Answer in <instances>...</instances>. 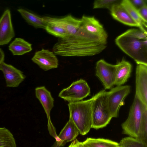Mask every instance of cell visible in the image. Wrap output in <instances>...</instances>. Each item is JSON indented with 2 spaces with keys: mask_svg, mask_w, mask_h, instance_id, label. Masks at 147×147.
Masks as SVG:
<instances>
[{
  "mask_svg": "<svg viewBox=\"0 0 147 147\" xmlns=\"http://www.w3.org/2000/svg\"><path fill=\"white\" fill-rule=\"evenodd\" d=\"M138 11L142 18L147 22V4L138 9Z\"/></svg>",
  "mask_w": 147,
  "mask_h": 147,
  "instance_id": "cell-29",
  "label": "cell"
},
{
  "mask_svg": "<svg viewBox=\"0 0 147 147\" xmlns=\"http://www.w3.org/2000/svg\"><path fill=\"white\" fill-rule=\"evenodd\" d=\"M32 61L45 71L57 68L58 61L53 52L42 49L35 53Z\"/></svg>",
  "mask_w": 147,
  "mask_h": 147,
  "instance_id": "cell-11",
  "label": "cell"
},
{
  "mask_svg": "<svg viewBox=\"0 0 147 147\" xmlns=\"http://www.w3.org/2000/svg\"><path fill=\"white\" fill-rule=\"evenodd\" d=\"M120 3L114 4L109 10L112 17L115 20L124 24L138 27V24L132 19Z\"/></svg>",
  "mask_w": 147,
  "mask_h": 147,
  "instance_id": "cell-17",
  "label": "cell"
},
{
  "mask_svg": "<svg viewBox=\"0 0 147 147\" xmlns=\"http://www.w3.org/2000/svg\"><path fill=\"white\" fill-rule=\"evenodd\" d=\"M5 54L3 50L0 48V64L2 62L4 61Z\"/></svg>",
  "mask_w": 147,
  "mask_h": 147,
  "instance_id": "cell-31",
  "label": "cell"
},
{
  "mask_svg": "<svg viewBox=\"0 0 147 147\" xmlns=\"http://www.w3.org/2000/svg\"><path fill=\"white\" fill-rule=\"evenodd\" d=\"M81 19V26L86 31L95 36L107 40V33L102 25L94 17L83 16Z\"/></svg>",
  "mask_w": 147,
  "mask_h": 147,
  "instance_id": "cell-15",
  "label": "cell"
},
{
  "mask_svg": "<svg viewBox=\"0 0 147 147\" xmlns=\"http://www.w3.org/2000/svg\"><path fill=\"white\" fill-rule=\"evenodd\" d=\"M93 96L84 100L69 103V117L82 135L86 134L92 128V104Z\"/></svg>",
  "mask_w": 147,
  "mask_h": 147,
  "instance_id": "cell-2",
  "label": "cell"
},
{
  "mask_svg": "<svg viewBox=\"0 0 147 147\" xmlns=\"http://www.w3.org/2000/svg\"><path fill=\"white\" fill-rule=\"evenodd\" d=\"M79 134L78 129L69 117V121L58 135L59 141L55 142L51 147L63 146L67 143L75 139Z\"/></svg>",
  "mask_w": 147,
  "mask_h": 147,
  "instance_id": "cell-16",
  "label": "cell"
},
{
  "mask_svg": "<svg viewBox=\"0 0 147 147\" xmlns=\"http://www.w3.org/2000/svg\"><path fill=\"white\" fill-rule=\"evenodd\" d=\"M68 147H86L83 143L77 139H75L69 145Z\"/></svg>",
  "mask_w": 147,
  "mask_h": 147,
  "instance_id": "cell-30",
  "label": "cell"
},
{
  "mask_svg": "<svg viewBox=\"0 0 147 147\" xmlns=\"http://www.w3.org/2000/svg\"><path fill=\"white\" fill-rule=\"evenodd\" d=\"M96 76L99 78L106 89H111L115 85L116 65L109 63L101 59L96 63Z\"/></svg>",
  "mask_w": 147,
  "mask_h": 147,
  "instance_id": "cell-9",
  "label": "cell"
},
{
  "mask_svg": "<svg viewBox=\"0 0 147 147\" xmlns=\"http://www.w3.org/2000/svg\"><path fill=\"white\" fill-rule=\"evenodd\" d=\"M125 34L140 40L147 39V34L145 33L140 29H130L123 33Z\"/></svg>",
  "mask_w": 147,
  "mask_h": 147,
  "instance_id": "cell-27",
  "label": "cell"
},
{
  "mask_svg": "<svg viewBox=\"0 0 147 147\" xmlns=\"http://www.w3.org/2000/svg\"><path fill=\"white\" fill-rule=\"evenodd\" d=\"M115 85L122 86L126 83L130 77L132 71L131 64L123 59L116 65Z\"/></svg>",
  "mask_w": 147,
  "mask_h": 147,
  "instance_id": "cell-18",
  "label": "cell"
},
{
  "mask_svg": "<svg viewBox=\"0 0 147 147\" xmlns=\"http://www.w3.org/2000/svg\"><path fill=\"white\" fill-rule=\"evenodd\" d=\"M115 41L120 49L134 59L137 64L147 65V39L139 40L123 33L116 38Z\"/></svg>",
  "mask_w": 147,
  "mask_h": 147,
  "instance_id": "cell-3",
  "label": "cell"
},
{
  "mask_svg": "<svg viewBox=\"0 0 147 147\" xmlns=\"http://www.w3.org/2000/svg\"><path fill=\"white\" fill-rule=\"evenodd\" d=\"M32 44L24 39L15 38L9 46V49L14 55H22L31 51Z\"/></svg>",
  "mask_w": 147,
  "mask_h": 147,
  "instance_id": "cell-20",
  "label": "cell"
},
{
  "mask_svg": "<svg viewBox=\"0 0 147 147\" xmlns=\"http://www.w3.org/2000/svg\"><path fill=\"white\" fill-rule=\"evenodd\" d=\"M45 29L49 33L61 39L66 38L70 36L64 29L54 24H48Z\"/></svg>",
  "mask_w": 147,
  "mask_h": 147,
  "instance_id": "cell-25",
  "label": "cell"
},
{
  "mask_svg": "<svg viewBox=\"0 0 147 147\" xmlns=\"http://www.w3.org/2000/svg\"><path fill=\"white\" fill-rule=\"evenodd\" d=\"M15 36L11 11L7 9L0 18V45L8 44Z\"/></svg>",
  "mask_w": 147,
  "mask_h": 147,
  "instance_id": "cell-13",
  "label": "cell"
},
{
  "mask_svg": "<svg viewBox=\"0 0 147 147\" xmlns=\"http://www.w3.org/2000/svg\"><path fill=\"white\" fill-rule=\"evenodd\" d=\"M120 3L138 24L139 29L147 34V22L142 18L138 10L132 5L129 0H122Z\"/></svg>",
  "mask_w": 147,
  "mask_h": 147,
  "instance_id": "cell-19",
  "label": "cell"
},
{
  "mask_svg": "<svg viewBox=\"0 0 147 147\" xmlns=\"http://www.w3.org/2000/svg\"><path fill=\"white\" fill-rule=\"evenodd\" d=\"M130 92L129 85L118 86L107 92V101L112 117H117L121 107L124 104V100Z\"/></svg>",
  "mask_w": 147,
  "mask_h": 147,
  "instance_id": "cell-7",
  "label": "cell"
},
{
  "mask_svg": "<svg viewBox=\"0 0 147 147\" xmlns=\"http://www.w3.org/2000/svg\"><path fill=\"white\" fill-rule=\"evenodd\" d=\"M35 91L36 97L41 103L46 114L49 133L57 140L58 139V135L55 128L51 122L50 117L51 111L54 107V99L50 92L44 86L36 88Z\"/></svg>",
  "mask_w": 147,
  "mask_h": 147,
  "instance_id": "cell-8",
  "label": "cell"
},
{
  "mask_svg": "<svg viewBox=\"0 0 147 147\" xmlns=\"http://www.w3.org/2000/svg\"><path fill=\"white\" fill-rule=\"evenodd\" d=\"M92 104V128L96 129L106 126L113 118L107 101V92L101 90L93 96Z\"/></svg>",
  "mask_w": 147,
  "mask_h": 147,
  "instance_id": "cell-5",
  "label": "cell"
},
{
  "mask_svg": "<svg viewBox=\"0 0 147 147\" xmlns=\"http://www.w3.org/2000/svg\"><path fill=\"white\" fill-rule=\"evenodd\" d=\"M107 40L88 32L81 26L74 35L59 39L52 50L55 54L62 56H93L106 48Z\"/></svg>",
  "mask_w": 147,
  "mask_h": 147,
  "instance_id": "cell-1",
  "label": "cell"
},
{
  "mask_svg": "<svg viewBox=\"0 0 147 147\" xmlns=\"http://www.w3.org/2000/svg\"><path fill=\"white\" fill-rule=\"evenodd\" d=\"M121 0H96L93 3L94 9L104 8L109 10L115 4L120 3Z\"/></svg>",
  "mask_w": 147,
  "mask_h": 147,
  "instance_id": "cell-26",
  "label": "cell"
},
{
  "mask_svg": "<svg viewBox=\"0 0 147 147\" xmlns=\"http://www.w3.org/2000/svg\"><path fill=\"white\" fill-rule=\"evenodd\" d=\"M0 70L3 72L7 86L9 87H18L26 78L21 71L4 61L0 64Z\"/></svg>",
  "mask_w": 147,
  "mask_h": 147,
  "instance_id": "cell-14",
  "label": "cell"
},
{
  "mask_svg": "<svg viewBox=\"0 0 147 147\" xmlns=\"http://www.w3.org/2000/svg\"><path fill=\"white\" fill-rule=\"evenodd\" d=\"M0 147H17L13 134L5 127H0Z\"/></svg>",
  "mask_w": 147,
  "mask_h": 147,
  "instance_id": "cell-23",
  "label": "cell"
},
{
  "mask_svg": "<svg viewBox=\"0 0 147 147\" xmlns=\"http://www.w3.org/2000/svg\"><path fill=\"white\" fill-rule=\"evenodd\" d=\"M134 6L137 10L147 4V0H129Z\"/></svg>",
  "mask_w": 147,
  "mask_h": 147,
  "instance_id": "cell-28",
  "label": "cell"
},
{
  "mask_svg": "<svg viewBox=\"0 0 147 147\" xmlns=\"http://www.w3.org/2000/svg\"><path fill=\"white\" fill-rule=\"evenodd\" d=\"M42 18L48 24H54L63 28L70 36L74 35L77 32L82 23L81 19L76 18L70 15L62 18L49 16H44Z\"/></svg>",
  "mask_w": 147,
  "mask_h": 147,
  "instance_id": "cell-10",
  "label": "cell"
},
{
  "mask_svg": "<svg viewBox=\"0 0 147 147\" xmlns=\"http://www.w3.org/2000/svg\"><path fill=\"white\" fill-rule=\"evenodd\" d=\"M135 94L147 105V65L137 64L136 72Z\"/></svg>",
  "mask_w": 147,
  "mask_h": 147,
  "instance_id": "cell-12",
  "label": "cell"
},
{
  "mask_svg": "<svg viewBox=\"0 0 147 147\" xmlns=\"http://www.w3.org/2000/svg\"><path fill=\"white\" fill-rule=\"evenodd\" d=\"M82 143L86 147H119L118 143L104 138H87Z\"/></svg>",
  "mask_w": 147,
  "mask_h": 147,
  "instance_id": "cell-22",
  "label": "cell"
},
{
  "mask_svg": "<svg viewBox=\"0 0 147 147\" xmlns=\"http://www.w3.org/2000/svg\"><path fill=\"white\" fill-rule=\"evenodd\" d=\"M146 118L147 105L135 94L128 117L121 125L123 133L131 137L138 138L141 123Z\"/></svg>",
  "mask_w": 147,
  "mask_h": 147,
  "instance_id": "cell-4",
  "label": "cell"
},
{
  "mask_svg": "<svg viewBox=\"0 0 147 147\" xmlns=\"http://www.w3.org/2000/svg\"><path fill=\"white\" fill-rule=\"evenodd\" d=\"M90 93V87L85 80L82 79L73 82L68 87L59 93V96L69 103L81 101Z\"/></svg>",
  "mask_w": 147,
  "mask_h": 147,
  "instance_id": "cell-6",
  "label": "cell"
},
{
  "mask_svg": "<svg viewBox=\"0 0 147 147\" xmlns=\"http://www.w3.org/2000/svg\"><path fill=\"white\" fill-rule=\"evenodd\" d=\"M119 147H147V144L137 138L131 136L123 138L119 143Z\"/></svg>",
  "mask_w": 147,
  "mask_h": 147,
  "instance_id": "cell-24",
  "label": "cell"
},
{
  "mask_svg": "<svg viewBox=\"0 0 147 147\" xmlns=\"http://www.w3.org/2000/svg\"><path fill=\"white\" fill-rule=\"evenodd\" d=\"M17 11L29 24L36 28H46L48 23L44 21L42 18L24 9H18Z\"/></svg>",
  "mask_w": 147,
  "mask_h": 147,
  "instance_id": "cell-21",
  "label": "cell"
}]
</instances>
